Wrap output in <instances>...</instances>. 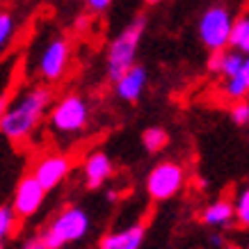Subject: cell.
<instances>
[{
	"mask_svg": "<svg viewBox=\"0 0 249 249\" xmlns=\"http://www.w3.org/2000/svg\"><path fill=\"white\" fill-rule=\"evenodd\" d=\"M53 107V89L46 85H35L23 89L0 114V133L12 144H25L35 135L46 112Z\"/></svg>",
	"mask_w": 249,
	"mask_h": 249,
	"instance_id": "1",
	"label": "cell"
},
{
	"mask_svg": "<svg viewBox=\"0 0 249 249\" xmlns=\"http://www.w3.org/2000/svg\"><path fill=\"white\" fill-rule=\"evenodd\" d=\"M146 32V16L137 14L130 23H126L117 37L110 41L106 53V73L107 80L117 83L128 69H133L137 64V51L142 44V37Z\"/></svg>",
	"mask_w": 249,
	"mask_h": 249,
	"instance_id": "2",
	"label": "cell"
},
{
	"mask_svg": "<svg viewBox=\"0 0 249 249\" xmlns=\"http://www.w3.org/2000/svg\"><path fill=\"white\" fill-rule=\"evenodd\" d=\"M91 219L89 213L83 206H67L55 215L44 229H41V240L48 249H62L67 245L83 240L89 233Z\"/></svg>",
	"mask_w": 249,
	"mask_h": 249,
	"instance_id": "3",
	"label": "cell"
},
{
	"mask_svg": "<svg viewBox=\"0 0 249 249\" xmlns=\"http://www.w3.org/2000/svg\"><path fill=\"white\" fill-rule=\"evenodd\" d=\"M91 107L80 94H67L57 98L48 112V126L57 135H78L89 126Z\"/></svg>",
	"mask_w": 249,
	"mask_h": 249,
	"instance_id": "4",
	"label": "cell"
},
{
	"mask_svg": "<svg viewBox=\"0 0 249 249\" xmlns=\"http://www.w3.org/2000/svg\"><path fill=\"white\" fill-rule=\"evenodd\" d=\"M233 14L231 9L224 5H213L201 14L196 23V32H199V41L208 48L211 53L215 51H227L229 41H231V32H233Z\"/></svg>",
	"mask_w": 249,
	"mask_h": 249,
	"instance_id": "5",
	"label": "cell"
},
{
	"mask_svg": "<svg viewBox=\"0 0 249 249\" xmlns=\"http://www.w3.org/2000/svg\"><path fill=\"white\" fill-rule=\"evenodd\" d=\"M185 183V169L174 160H162L146 176V195L151 201H167L181 192Z\"/></svg>",
	"mask_w": 249,
	"mask_h": 249,
	"instance_id": "6",
	"label": "cell"
},
{
	"mask_svg": "<svg viewBox=\"0 0 249 249\" xmlns=\"http://www.w3.org/2000/svg\"><path fill=\"white\" fill-rule=\"evenodd\" d=\"M71 64V44L64 35L48 39L37 57V73L44 83H60Z\"/></svg>",
	"mask_w": 249,
	"mask_h": 249,
	"instance_id": "7",
	"label": "cell"
},
{
	"mask_svg": "<svg viewBox=\"0 0 249 249\" xmlns=\"http://www.w3.org/2000/svg\"><path fill=\"white\" fill-rule=\"evenodd\" d=\"M46 195H48V190L37 181V176L32 172L18 178V183H16V188H14V195H12V208L21 217V222L37 215L39 208L44 206Z\"/></svg>",
	"mask_w": 249,
	"mask_h": 249,
	"instance_id": "8",
	"label": "cell"
},
{
	"mask_svg": "<svg viewBox=\"0 0 249 249\" xmlns=\"http://www.w3.org/2000/svg\"><path fill=\"white\" fill-rule=\"evenodd\" d=\"M71 167H73V160H71V156H67V153H46V156H41V158L35 162L32 174H35L37 181L51 192V190H55L67 178L69 172H71Z\"/></svg>",
	"mask_w": 249,
	"mask_h": 249,
	"instance_id": "9",
	"label": "cell"
},
{
	"mask_svg": "<svg viewBox=\"0 0 249 249\" xmlns=\"http://www.w3.org/2000/svg\"><path fill=\"white\" fill-rule=\"evenodd\" d=\"M146 83H149V71L142 67V64H135L133 69H128L124 76L117 80L114 85V94L119 101L124 103H135L140 101L146 89Z\"/></svg>",
	"mask_w": 249,
	"mask_h": 249,
	"instance_id": "10",
	"label": "cell"
},
{
	"mask_svg": "<svg viewBox=\"0 0 249 249\" xmlns=\"http://www.w3.org/2000/svg\"><path fill=\"white\" fill-rule=\"evenodd\" d=\"M114 165L106 151H94L89 153L83 162V176H85V188L98 190L103 183L112 176Z\"/></svg>",
	"mask_w": 249,
	"mask_h": 249,
	"instance_id": "11",
	"label": "cell"
},
{
	"mask_svg": "<svg viewBox=\"0 0 249 249\" xmlns=\"http://www.w3.org/2000/svg\"><path fill=\"white\" fill-rule=\"evenodd\" d=\"M146 235V227L144 222L130 224L119 231H110L98 240V249H140Z\"/></svg>",
	"mask_w": 249,
	"mask_h": 249,
	"instance_id": "12",
	"label": "cell"
},
{
	"mask_svg": "<svg viewBox=\"0 0 249 249\" xmlns=\"http://www.w3.org/2000/svg\"><path fill=\"white\" fill-rule=\"evenodd\" d=\"M245 60H247V55L240 51H233V48L231 51H215L208 57V71L227 80V78H233L240 73L245 67Z\"/></svg>",
	"mask_w": 249,
	"mask_h": 249,
	"instance_id": "13",
	"label": "cell"
},
{
	"mask_svg": "<svg viewBox=\"0 0 249 249\" xmlns=\"http://www.w3.org/2000/svg\"><path fill=\"white\" fill-rule=\"evenodd\" d=\"M199 219L201 224L213 229H224L229 227L235 219V201H229V199H217L199 213Z\"/></svg>",
	"mask_w": 249,
	"mask_h": 249,
	"instance_id": "14",
	"label": "cell"
},
{
	"mask_svg": "<svg viewBox=\"0 0 249 249\" xmlns=\"http://www.w3.org/2000/svg\"><path fill=\"white\" fill-rule=\"evenodd\" d=\"M229 48L240 51V53L249 55V14H242L235 18L233 23V32H231V41Z\"/></svg>",
	"mask_w": 249,
	"mask_h": 249,
	"instance_id": "15",
	"label": "cell"
},
{
	"mask_svg": "<svg viewBox=\"0 0 249 249\" xmlns=\"http://www.w3.org/2000/svg\"><path fill=\"white\" fill-rule=\"evenodd\" d=\"M222 94L229 98V101H245L249 94V78L245 71H240L238 76L233 78H227L224 85H222Z\"/></svg>",
	"mask_w": 249,
	"mask_h": 249,
	"instance_id": "16",
	"label": "cell"
},
{
	"mask_svg": "<svg viewBox=\"0 0 249 249\" xmlns=\"http://www.w3.org/2000/svg\"><path fill=\"white\" fill-rule=\"evenodd\" d=\"M169 144V133L160 126H151L142 133V146L149 153H160Z\"/></svg>",
	"mask_w": 249,
	"mask_h": 249,
	"instance_id": "17",
	"label": "cell"
},
{
	"mask_svg": "<svg viewBox=\"0 0 249 249\" xmlns=\"http://www.w3.org/2000/svg\"><path fill=\"white\" fill-rule=\"evenodd\" d=\"M18 222H21V217L16 215V211L12 208V204L0 206V238H2V240H5V238H12V235L16 233Z\"/></svg>",
	"mask_w": 249,
	"mask_h": 249,
	"instance_id": "18",
	"label": "cell"
},
{
	"mask_svg": "<svg viewBox=\"0 0 249 249\" xmlns=\"http://www.w3.org/2000/svg\"><path fill=\"white\" fill-rule=\"evenodd\" d=\"M14 32H16V18L12 12L2 9L0 12V48H7L14 39Z\"/></svg>",
	"mask_w": 249,
	"mask_h": 249,
	"instance_id": "19",
	"label": "cell"
},
{
	"mask_svg": "<svg viewBox=\"0 0 249 249\" xmlns=\"http://www.w3.org/2000/svg\"><path fill=\"white\" fill-rule=\"evenodd\" d=\"M235 222L240 227L249 229V185L238 192V199H235Z\"/></svg>",
	"mask_w": 249,
	"mask_h": 249,
	"instance_id": "20",
	"label": "cell"
},
{
	"mask_svg": "<svg viewBox=\"0 0 249 249\" xmlns=\"http://www.w3.org/2000/svg\"><path fill=\"white\" fill-rule=\"evenodd\" d=\"M231 121L235 126H247L249 124V101H235L231 106Z\"/></svg>",
	"mask_w": 249,
	"mask_h": 249,
	"instance_id": "21",
	"label": "cell"
},
{
	"mask_svg": "<svg viewBox=\"0 0 249 249\" xmlns=\"http://www.w3.org/2000/svg\"><path fill=\"white\" fill-rule=\"evenodd\" d=\"M85 2H87V9L91 14H101V12H106L112 5V0H85Z\"/></svg>",
	"mask_w": 249,
	"mask_h": 249,
	"instance_id": "22",
	"label": "cell"
},
{
	"mask_svg": "<svg viewBox=\"0 0 249 249\" xmlns=\"http://www.w3.org/2000/svg\"><path fill=\"white\" fill-rule=\"evenodd\" d=\"M21 249H48L44 245V240H41V235H32V238H28V240L21 245Z\"/></svg>",
	"mask_w": 249,
	"mask_h": 249,
	"instance_id": "23",
	"label": "cell"
},
{
	"mask_svg": "<svg viewBox=\"0 0 249 249\" xmlns=\"http://www.w3.org/2000/svg\"><path fill=\"white\" fill-rule=\"evenodd\" d=\"M208 242H211V247H215V249H227V247H229L227 238H224L222 233H211Z\"/></svg>",
	"mask_w": 249,
	"mask_h": 249,
	"instance_id": "24",
	"label": "cell"
},
{
	"mask_svg": "<svg viewBox=\"0 0 249 249\" xmlns=\"http://www.w3.org/2000/svg\"><path fill=\"white\" fill-rule=\"evenodd\" d=\"M242 71L247 73V78H249V55H247V60H245V67H242Z\"/></svg>",
	"mask_w": 249,
	"mask_h": 249,
	"instance_id": "25",
	"label": "cell"
},
{
	"mask_svg": "<svg viewBox=\"0 0 249 249\" xmlns=\"http://www.w3.org/2000/svg\"><path fill=\"white\" fill-rule=\"evenodd\" d=\"M144 2H146V5H160L162 0H144Z\"/></svg>",
	"mask_w": 249,
	"mask_h": 249,
	"instance_id": "26",
	"label": "cell"
},
{
	"mask_svg": "<svg viewBox=\"0 0 249 249\" xmlns=\"http://www.w3.org/2000/svg\"><path fill=\"white\" fill-rule=\"evenodd\" d=\"M227 249H240V247H235V245H229V247Z\"/></svg>",
	"mask_w": 249,
	"mask_h": 249,
	"instance_id": "27",
	"label": "cell"
},
{
	"mask_svg": "<svg viewBox=\"0 0 249 249\" xmlns=\"http://www.w3.org/2000/svg\"><path fill=\"white\" fill-rule=\"evenodd\" d=\"M247 249H249V247H247Z\"/></svg>",
	"mask_w": 249,
	"mask_h": 249,
	"instance_id": "28",
	"label": "cell"
}]
</instances>
